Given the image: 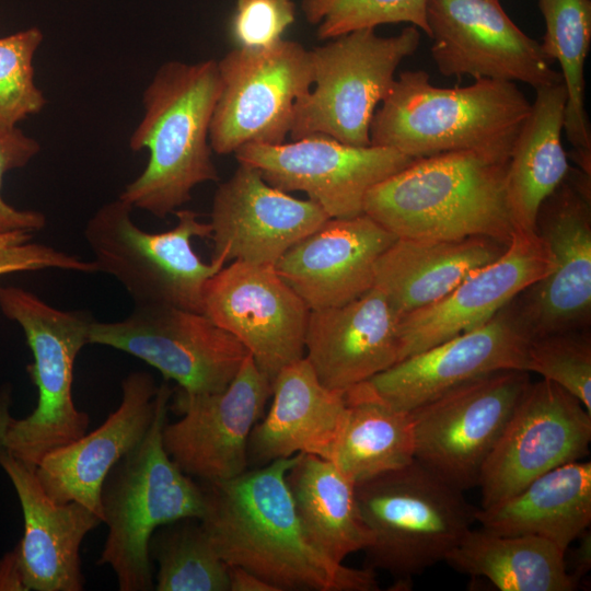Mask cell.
<instances>
[{
	"mask_svg": "<svg viewBox=\"0 0 591 591\" xmlns=\"http://www.w3.org/2000/svg\"><path fill=\"white\" fill-rule=\"evenodd\" d=\"M2 590L27 591L16 548L0 559V591Z\"/></svg>",
	"mask_w": 591,
	"mask_h": 591,
	"instance_id": "cell-41",
	"label": "cell"
},
{
	"mask_svg": "<svg viewBox=\"0 0 591 591\" xmlns=\"http://www.w3.org/2000/svg\"><path fill=\"white\" fill-rule=\"evenodd\" d=\"M218 67L221 92L209 129L212 151L230 154L247 143H283L294 105L313 84L310 50L281 38L264 48L235 47Z\"/></svg>",
	"mask_w": 591,
	"mask_h": 591,
	"instance_id": "cell-11",
	"label": "cell"
},
{
	"mask_svg": "<svg viewBox=\"0 0 591 591\" xmlns=\"http://www.w3.org/2000/svg\"><path fill=\"white\" fill-rule=\"evenodd\" d=\"M221 92L218 61H169L143 91V115L129 147L149 151L144 170L119 198L164 219L192 199L193 189L219 181L209 129Z\"/></svg>",
	"mask_w": 591,
	"mask_h": 591,
	"instance_id": "cell-2",
	"label": "cell"
},
{
	"mask_svg": "<svg viewBox=\"0 0 591 591\" xmlns=\"http://www.w3.org/2000/svg\"><path fill=\"white\" fill-rule=\"evenodd\" d=\"M546 32L543 53L560 66L567 92L564 129L573 148L571 158L591 175V134L584 107V63L591 43L590 0H538Z\"/></svg>",
	"mask_w": 591,
	"mask_h": 591,
	"instance_id": "cell-33",
	"label": "cell"
},
{
	"mask_svg": "<svg viewBox=\"0 0 591 591\" xmlns=\"http://www.w3.org/2000/svg\"><path fill=\"white\" fill-rule=\"evenodd\" d=\"M0 310L24 332L33 354L27 373L38 394L32 414L13 418L3 448L36 467L48 452L82 437L89 427V415L74 405L72 380L94 320L82 311L57 309L16 286L0 287Z\"/></svg>",
	"mask_w": 591,
	"mask_h": 591,
	"instance_id": "cell-8",
	"label": "cell"
},
{
	"mask_svg": "<svg viewBox=\"0 0 591 591\" xmlns=\"http://www.w3.org/2000/svg\"><path fill=\"white\" fill-rule=\"evenodd\" d=\"M370 534L368 568L386 571L401 587L444 561L476 522L477 508L417 460L356 484Z\"/></svg>",
	"mask_w": 591,
	"mask_h": 591,
	"instance_id": "cell-6",
	"label": "cell"
},
{
	"mask_svg": "<svg viewBox=\"0 0 591 591\" xmlns=\"http://www.w3.org/2000/svg\"><path fill=\"white\" fill-rule=\"evenodd\" d=\"M507 164L473 151L418 158L368 192L363 213L397 237L510 243Z\"/></svg>",
	"mask_w": 591,
	"mask_h": 591,
	"instance_id": "cell-4",
	"label": "cell"
},
{
	"mask_svg": "<svg viewBox=\"0 0 591 591\" xmlns=\"http://www.w3.org/2000/svg\"><path fill=\"white\" fill-rule=\"evenodd\" d=\"M525 371L535 372L559 385L591 413L590 328L531 338L526 347Z\"/></svg>",
	"mask_w": 591,
	"mask_h": 591,
	"instance_id": "cell-37",
	"label": "cell"
},
{
	"mask_svg": "<svg viewBox=\"0 0 591 591\" xmlns=\"http://www.w3.org/2000/svg\"><path fill=\"white\" fill-rule=\"evenodd\" d=\"M535 233L546 243L553 268L510 302L520 323L531 338L590 328V174L570 169L541 205Z\"/></svg>",
	"mask_w": 591,
	"mask_h": 591,
	"instance_id": "cell-13",
	"label": "cell"
},
{
	"mask_svg": "<svg viewBox=\"0 0 591 591\" xmlns=\"http://www.w3.org/2000/svg\"><path fill=\"white\" fill-rule=\"evenodd\" d=\"M566 102L563 82L537 89L512 146L506 189L515 231L535 232L541 205L571 169L561 143Z\"/></svg>",
	"mask_w": 591,
	"mask_h": 591,
	"instance_id": "cell-29",
	"label": "cell"
},
{
	"mask_svg": "<svg viewBox=\"0 0 591 591\" xmlns=\"http://www.w3.org/2000/svg\"><path fill=\"white\" fill-rule=\"evenodd\" d=\"M590 441L591 413L580 401L546 379L531 382L482 470L480 508L510 498L555 467L579 461Z\"/></svg>",
	"mask_w": 591,
	"mask_h": 591,
	"instance_id": "cell-16",
	"label": "cell"
},
{
	"mask_svg": "<svg viewBox=\"0 0 591 591\" xmlns=\"http://www.w3.org/2000/svg\"><path fill=\"white\" fill-rule=\"evenodd\" d=\"M89 344L136 357L189 394L222 391L250 355L205 314L159 304L135 305L120 321H93Z\"/></svg>",
	"mask_w": 591,
	"mask_h": 591,
	"instance_id": "cell-12",
	"label": "cell"
},
{
	"mask_svg": "<svg viewBox=\"0 0 591 591\" xmlns=\"http://www.w3.org/2000/svg\"><path fill=\"white\" fill-rule=\"evenodd\" d=\"M310 309L274 266L232 262L206 283L201 313L233 335L271 381L304 357Z\"/></svg>",
	"mask_w": 591,
	"mask_h": 591,
	"instance_id": "cell-18",
	"label": "cell"
},
{
	"mask_svg": "<svg viewBox=\"0 0 591 591\" xmlns=\"http://www.w3.org/2000/svg\"><path fill=\"white\" fill-rule=\"evenodd\" d=\"M132 207L119 197L100 207L88 220L84 239L99 271L114 277L135 305H170L201 313L208 280L227 263H205L193 240L210 237L211 225L190 209L174 213L177 222L164 232L141 230Z\"/></svg>",
	"mask_w": 591,
	"mask_h": 591,
	"instance_id": "cell-7",
	"label": "cell"
},
{
	"mask_svg": "<svg viewBox=\"0 0 591 591\" xmlns=\"http://www.w3.org/2000/svg\"><path fill=\"white\" fill-rule=\"evenodd\" d=\"M40 150V144L16 128L0 135V235L13 232L34 233L46 224V217L35 210L18 209L1 195L4 175L25 166Z\"/></svg>",
	"mask_w": 591,
	"mask_h": 591,
	"instance_id": "cell-39",
	"label": "cell"
},
{
	"mask_svg": "<svg viewBox=\"0 0 591 591\" xmlns=\"http://www.w3.org/2000/svg\"><path fill=\"white\" fill-rule=\"evenodd\" d=\"M11 391L3 387L0 391V447H3L9 427L13 420L10 415Z\"/></svg>",
	"mask_w": 591,
	"mask_h": 591,
	"instance_id": "cell-44",
	"label": "cell"
},
{
	"mask_svg": "<svg viewBox=\"0 0 591 591\" xmlns=\"http://www.w3.org/2000/svg\"><path fill=\"white\" fill-rule=\"evenodd\" d=\"M530 383L526 371H496L410 410L415 460L461 491L477 486Z\"/></svg>",
	"mask_w": 591,
	"mask_h": 591,
	"instance_id": "cell-10",
	"label": "cell"
},
{
	"mask_svg": "<svg viewBox=\"0 0 591 591\" xmlns=\"http://www.w3.org/2000/svg\"><path fill=\"white\" fill-rule=\"evenodd\" d=\"M328 218L315 201L290 196L269 185L255 167L240 163L213 196L211 259L275 266Z\"/></svg>",
	"mask_w": 591,
	"mask_h": 591,
	"instance_id": "cell-20",
	"label": "cell"
},
{
	"mask_svg": "<svg viewBox=\"0 0 591 591\" xmlns=\"http://www.w3.org/2000/svg\"><path fill=\"white\" fill-rule=\"evenodd\" d=\"M431 56L444 77L522 82L535 90L560 72L503 10L500 0H427Z\"/></svg>",
	"mask_w": 591,
	"mask_h": 591,
	"instance_id": "cell-17",
	"label": "cell"
},
{
	"mask_svg": "<svg viewBox=\"0 0 591 591\" xmlns=\"http://www.w3.org/2000/svg\"><path fill=\"white\" fill-rule=\"evenodd\" d=\"M45 269L83 274L99 271L93 260H84L46 244L28 241L0 245V276Z\"/></svg>",
	"mask_w": 591,
	"mask_h": 591,
	"instance_id": "cell-40",
	"label": "cell"
},
{
	"mask_svg": "<svg viewBox=\"0 0 591 591\" xmlns=\"http://www.w3.org/2000/svg\"><path fill=\"white\" fill-rule=\"evenodd\" d=\"M578 538L579 545L572 555L570 575L579 582L591 568V534L586 530Z\"/></svg>",
	"mask_w": 591,
	"mask_h": 591,
	"instance_id": "cell-43",
	"label": "cell"
},
{
	"mask_svg": "<svg viewBox=\"0 0 591 591\" xmlns=\"http://www.w3.org/2000/svg\"><path fill=\"white\" fill-rule=\"evenodd\" d=\"M158 563L157 591H229L228 565L201 522L184 518L158 528L149 542Z\"/></svg>",
	"mask_w": 591,
	"mask_h": 591,
	"instance_id": "cell-34",
	"label": "cell"
},
{
	"mask_svg": "<svg viewBox=\"0 0 591 591\" xmlns=\"http://www.w3.org/2000/svg\"><path fill=\"white\" fill-rule=\"evenodd\" d=\"M396 239L366 213L328 218L274 267L310 310L337 306L373 287L376 260Z\"/></svg>",
	"mask_w": 591,
	"mask_h": 591,
	"instance_id": "cell-22",
	"label": "cell"
},
{
	"mask_svg": "<svg viewBox=\"0 0 591 591\" xmlns=\"http://www.w3.org/2000/svg\"><path fill=\"white\" fill-rule=\"evenodd\" d=\"M398 321L375 287L341 305L311 310L304 357L325 387L344 392L398 362Z\"/></svg>",
	"mask_w": 591,
	"mask_h": 591,
	"instance_id": "cell-24",
	"label": "cell"
},
{
	"mask_svg": "<svg viewBox=\"0 0 591 591\" xmlns=\"http://www.w3.org/2000/svg\"><path fill=\"white\" fill-rule=\"evenodd\" d=\"M0 466L19 497L24 534L15 547L27 590L81 591L84 576L80 546L101 518L85 506L51 499L39 482L36 467L0 447Z\"/></svg>",
	"mask_w": 591,
	"mask_h": 591,
	"instance_id": "cell-25",
	"label": "cell"
},
{
	"mask_svg": "<svg viewBox=\"0 0 591 591\" xmlns=\"http://www.w3.org/2000/svg\"><path fill=\"white\" fill-rule=\"evenodd\" d=\"M43 33L30 27L0 38V135L39 113L46 99L34 81L33 60Z\"/></svg>",
	"mask_w": 591,
	"mask_h": 591,
	"instance_id": "cell-36",
	"label": "cell"
},
{
	"mask_svg": "<svg viewBox=\"0 0 591 591\" xmlns=\"http://www.w3.org/2000/svg\"><path fill=\"white\" fill-rule=\"evenodd\" d=\"M286 480L311 543L337 564L370 543L356 499V484L329 460L300 453Z\"/></svg>",
	"mask_w": 591,
	"mask_h": 591,
	"instance_id": "cell-30",
	"label": "cell"
},
{
	"mask_svg": "<svg viewBox=\"0 0 591 591\" xmlns=\"http://www.w3.org/2000/svg\"><path fill=\"white\" fill-rule=\"evenodd\" d=\"M420 43L408 25L394 36L359 28L310 50L314 90L297 101L290 136L322 134L350 146H370V125L391 90L398 65Z\"/></svg>",
	"mask_w": 591,
	"mask_h": 591,
	"instance_id": "cell-9",
	"label": "cell"
},
{
	"mask_svg": "<svg viewBox=\"0 0 591 591\" xmlns=\"http://www.w3.org/2000/svg\"><path fill=\"white\" fill-rule=\"evenodd\" d=\"M509 244L487 236L397 237L376 260L373 287L401 318L444 298L472 273L500 257Z\"/></svg>",
	"mask_w": 591,
	"mask_h": 591,
	"instance_id": "cell-27",
	"label": "cell"
},
{
	"mask_svg": "<svg viewBox=\"0 0 591 591\" xmlns=\"http://www.w3.org/2000/svg\"><path fill=\"white\" fill-rule=\"evenodd\" d=\"M294 19L293 0H235L230 36L236 48L268 47L282 38Z\"/></svg>",
	"mask_w": 591,
	"mask_h": 591,
	"instance_id": "cell-38",
	"label": "cell"
},
{
	"mask_svg": "<svg viewBox=\"0 0 591 591\" xmlns=\"http://www.w3.org/2000/svg\"><path fill=\"white\" fill-rule=\"evenodd\" d=\"M273 393V381L248 355L225 389L205 394L178 390L182 417L163 428V444L179 468L200 482L235 478L248 466V440Z\"/></svg>",
	"mask_w": 591,
	"mask_h": 591,
	"instance_id": "cell-15",
	"label": "cell"
},
{
	"mask_svg": "<svg viewBox=\"0 0 591 591\" xmlns=\"http://www.w3.org/2000/svg\"><path fill=\"white\" fill-rule=\"evenodd\" d=\"M427 0H301L306 21L317 26L321 39L359 28L407 22L430 35Z\"/></svg>",
	"mask_w": 591,
	"mask_h": 591,
	"instance_id": "cell-35",
	"label": "cell"
},
{
	"mask_svg": "<svg viewBox=\"0 0 591 591\" xmlns=\"http://www.w3.org/2000/svg\"><path fill=\"white\" fill-rule=\"evenodd\" d=\"M530 339L509 302L486 324L407 357L362 383L393 407L410 412L478 376L525 371Z\"/></svg>",
	"mask_w": 591,
	"mask_h": 591,
	"instance_id": "cell-19",
	"label": "cell"
},
{
	"mask_svg": "<svg viewBox=\"0 0 591 591\" xmlns=\"http://www.w3.org/2000/svg\"><path fill=\"white\" fill-rule=\"evenodd\" d=\"M158 387L150 373H129L121 382L119 406L100 427L40 460L36 474L51 499L60 503L77 501L103 522L104 479L148 432L155 414Z\"/></svg>",
	"mask_w": 591,
	"mask_h": 591,
	"instance_id": "cell-23",
	"label": "cell"
},
{
	"mask_svg": "<svg viewBox=\"0 0 591 591\" xmlns=\"http://www.w3.org/2000/svg\"><path fill=\"white\" fill-rule=\"evenodd\" d=\"M553 268L535 232L514 231L505 253L467 276L441 300L398 321V361L490 321Z\"/></svg>",
	"mask_w": 591,
	"mask_h": 591,
	"instance_id": "cell-21",
	"label": "cell"
},
{
	"mask_svg": "<svg viewBox=\"0 0 591 591\" xmlns=\"http://www.w3.org/2000/svg\"><path fill=\"white\" fill-rule=\"evenodd\" d=\"M344 392L325 387L305 357L281 369L269 410L251 432L248 462L265 465L300 453L328 460L346 413Z\"/></svg>",
	"mask_w": 591,
	"mask_h": 591,
	"instance_id": "cell-26",
	"label": "cell"
},
{
	"mask_svg": "<svg viewBox=\"0 0 591 591\" xmlns=\"http://www.w3.org/2000/svg\"><path fill=\"white\" fill-rule=\"evenodd\" d=\"M33 233L30 232H13L0 235V245L1 244H14V243H25L32 240Z\"/></svg>",
	"mask_w": 591,
	"mask_h": 591,
	"instance_id": "cell-45",
	"label": "cell"
},
{
	"mask_svg": "<svg viewBox=\"0 0 591 591\" xmlns=\"http://www.w3.org/2000/svg\"><path fill=\"white\" fill-rule=\"evenodd\" d=\"M299 454L218 483L200 482V522L227 565L264 579L277 591H373L375 571L337 564L308 538L286 475Z\"/></svg>",
	"mask_w": 591,
	"mask_h": 591,
	"instance_id": "cell-1",
	"label": "cell"
},
{
	"mask_svg": "<svg viewBox=\"0 0 591 591\" xmlns=\"http://www.w3.org/2000/svg\"><path fill=\"white\" fill-rule=\"evenodd\" d=\"M234 155L269 185L305 193L329 218L362 215L368 192L416 160L392 148L350 146L322 134L290 143H247Z\"/></svg>",
	"mask_w": 591,
	"mask_h": 591,
	"instance_id": "cell-14",
	"label": "cell"
},
{
	"mask_svg": "<svg viewBox=\"0 0 591 591\" xmlns=\"http://www.w3.org/2000/svg\"><path fill=\"white\" fill-rule=\"evenodd\" d=\"M229 591H277L255 573L239 566L228 565Z\"/></svg>",
	"mask_w": 591,
	"mask_h": 591,
	"instance_id": "cell-42",
	"label": "cell"
},
{
	"mask_svg": "<svg viewBox=\"0 0 591 591\" xmlns=\"http://www.w3.org/2000/svg\"><path fill=\"white\" fill-rule=\"evenodd\" d=\"M346 413L329 461L355 484L415 460L410 412L387 404L363 383L345 392Z\"/></svg>",
	"mask_w": 591,
	"mask_h": 591,
	"instance_id": "cell-32",
	"label": "cell"
},
{
	"mask_svg": "<svg viewBox=\"0 0 591 591\" xmlns=\"http://www.w3.org/2000/svg\"><path fill=\"white\" fill-rule=\"evenodd\" d=\"M565 552L534 535H503L470 529L444 561L454 570L490 581L501 591H572Z\"/></svg>",
	"mask_w": 591,
	"mask_h": 591,
	"instance_id": "cell-31",
	"label": "cell"
},
{
	"mask_svg": "<svg viewBox=\"0 0 591 591\" xmlns=\"http://www.w3.org/2000/svg\"><path fill=\"white\" fill-rule=\"evenodd\" d=\"M475 520L497 534L546 538L566 553L591 523V463L555 467L510 498L477 509Z\"/></svg>",
	"mask_w": 591,
	"mask_h": 591,
	"instance_id": "cell-28",
	"label": "cell"
},
{
	"mask_svg": "<svg viewBox=\"0 0 591 591\" xmlns=\"http://www.w3.org/2000/svg\"><path fill=\"white\" fill-rule=\"evenodd\" d=\"M172 393L167 381L159 385L148 432L112 467L102 486L108 532L97 564L111 566L120 591L153 589L149 542L158 528L184 518L200 520L205 513L201 485L179 468L163 444Z\"/></svg>",
	"mask_w": 591,
	"mask_h": 591,
	"instance_id": "cell-5",
	"label": "cell"
},
{
	"mask_svg": "<svg viewBox=\"0 0 591 591\" xmlns=\"http://www.w3.org/2000/svg\"><path fill=\"white\" fill-rule=\"evenodd\" d=\"M531 103L514 82L440 88L424 70L399 73L370 125L372 146L412 158L473 151L508 162Z\"/></svg>",
	"mask_w": 591,
	"mask_h": 591,
	"instance_id": "cell-3",
	"label": "cell"
}]
</instances>
